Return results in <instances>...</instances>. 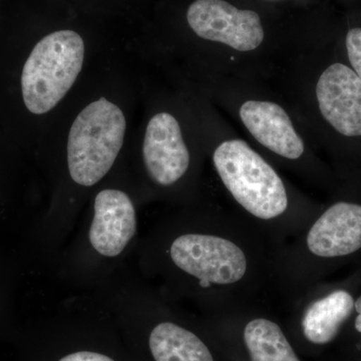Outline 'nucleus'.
<instances>
[{
  "mask_svg": "<svg viewBox=\"0 0 361 361\" xmlns=\"http://www.w3.org/2000/svg\"><path fill=\"white\" fill-rule=\"evenodd\" d=\"M213 164L226 191L242 211V219L278 245L307 225L294 215L281 176L243 140L221 142L214 151Z\"/></svg>",
  "mask_w": 361,
  "mask_h": 361,
  "instance_id": "1",
  "label": "nucleus"
},
{
  "mask_svg": "<svg viewBox=\"0 0 361 361\" xmlns=\"http://www.w3.org/2000/svg\"><path fill=\"white\" fill-rule=\"evenodd\" d=\"M85 42L73 30H59L39 40L26 59L21 90L26 109L49 113L68 94L82 71Z\"/></svg>",
  "mask_w": 361,
  "mask_h": 361,
  "instance_id": "2",
  "label": "nucleus"
},
{
  "mask_svg": "<svg viewBox=\"0 0 361 361\" xmlns=\"http://www.w3.org/2000/svg\"><path fill=\"white\" fill-rule=\"evenodd\" d=\"M127 121L106 97L85 106L71 126L68 165L71 179L90 187L108 174L122 149Z\"/></svg>",
  "mask_w": 361,
  "mask_h": 361,
  "instance_id": "3",
  "label": "nucleus"
},
{
  "mask_svg": "<svg viewBox=\"0 0 361 361\" xmlns=\"http://www.w3.org/2000/svg\"><path fill=\"white\" fill-rule=\"evenodd\" d=\"M297 235L290 247L278 250V283H285L310 260L346 257L360 251L361 205L337 202Z\"/></svg>",
  "mask_w": 361,
  "mask_h": 361,
  "instance_id": "4",
  "label": "nucleus"
},
{
  "mask_svg": "<svg viewBox=\"0 0 361 361\" xmlns=\"http://www.w3.org/2000/svg\"><path fill=\"white\" fill-rule=\"evenodd\" d=\"M187 21L200 39L239 52L255 51L265 39L257 13L237 8L225 0H195L188 8Z\"/></svg>",
  "mask_w": 361,
  "mask_h": 361,
  "instance_id": "5",
  "label": "nucleus"
},
{
  "mask_svg": "<svg viewBox=\"0 0 361 361\" xmlns=\"http://www.w3.org/2000/svg\"><path fill=\"white\" fill-rule=\"evenodd\" d=\"M142 157L149 178L161 187L172 186L186 175L191 155L174 116L161 111L149 120Z\"/></svg>",
  "mask_w": 361,
  "mask_h": 361,
  "instance_id": "6",
  "label": "nucleus"
},
{
  "mask_svg": "<svg viewBox=\"0 0 361 361\" xmlns=\"http://www.w3.org/2000/svg\"><path fill=\"white\" fill-rule=\"evenodd\" d=\"M315 96L323 118L336 132L361 137V80L353 68L341 63L325 68Z\"/></svg>",
  "mask_w": 361,
  "mask_h": 361,
  "instance_id": "7",
  "label": "nucleus"
},
{
  "mask_svg": "<svg viewBox=\"0 0 361 361\" xmlns=\"http://www.w3.org/2000/svg\"><path fill=\"white\" fill-rule=\"evenodd\" d=\"M239 116L255 141L274 155L292 161L305 156V142L280 104L248 99L240 106Z\"/></svg>",
  "mask_w": 361,
  "mask_h": 361,
  "instance_id": "8",
  "label": "nucleus"
},
{
  "mask_svg": "<svg viewBox=\"0 0 361 361\" xmlns=\"http://www.w3.org/2000/svg\"><path fill=\"white\" fill-rule=\"evenodd\" d=\"M135 230V206L125 192L106 189L97 195L89 237L97 253L106 257L120 255Z\"/></svg>",
  "mask_w": 361,
  "mask_h": 361,
  "instance_id": "9",
  "label": "nucleus"
},
{
  "mask_svg": "<svg viewBox=\"0 0 361 361\" xmlns=\"http://www.w3.org/2000/svg\"><path fill=\"white\" fill-rule=\"evenodd\" d=\"M300 326L306 341L323 345L336 339L355 310V299L348 291L336 289L325 295L303 297Z\"/></svg>",
  "mask_w": 361,
  "mask_h": 361,
  "instance_id": "10",
  "label": "nucleus"
},
{
  "mask_svg": "<svg viewBox=\"0 0 361 361\" xmlns=\"http://www.w3.org/2000/svg\"><path fill=\"white\" fill-rule=\"evenodd\" d=\"M149 345L155 361H215L200 337L174 322L156 325Z\"/></svg>",
  "mask_w": 361,
  "mask_h": 361,
  "instance_id": "11",
  "label": "nucleus"
},
{
  "mask_svg": "<svg viewBox=\"0 0 361 361\" xmlns=\"http://www.w3.org/2000/svg\"><path fill=\"white\" fill-rule=\"evenodd\" d=\"M242 336L250 361H300L280 325L266 316L248 319Z\"/></svg>",
  "mask_w": 361,
  "mask_h": 361,
  "instance_id": "12",
  "label": "nucleus"
},
{
  "mask_svg": "<svg viewBox=\"0 0 361 361\" xmlns=\"http://www.w3.org/2000/svg\"><path fill=\"white\" fill-rule=\"evenodd\" d=\"M346 51L353 70L361 80V28L349 30L345 39Z\"/></svg>",
  "mask_w": 361,
  "mask_h": 361,
  "instance_id": "13",
  "label": "nucleus"
},
{
  "mask_svg": "<svg viewBox=\"0 0 361 361\" xmlns=\"http://www.w3.org/2000/svg\"><path fill=\"white\" fill-rule=\"evenodd\" d=\"M59 361H115L109 356L92 351H78L65 356Z\"/></svg>",
  "mask_w": 361,
  "mask_h": 361,
  "instance_id": "14",
  "label": "nucleus"
},
{
  "mask_svg": "<svg viewBox=\"0 0 361 361\" xmlns=\"http://www.w3.org/2000/svg\"><path fill=\"white\" fill-rule=\"evenodd\" d=\"M355 327V329L361 334V313H358V315L356 316Z\"/></svg>",
  "mask_w": 361,
  "mask_h": 361,
  "instance_id": "15",
  "label": "nucleus"
},
{
  "mask_svg": "<svg viewBox=\"0 0 361 361\" xmlns=\"http://www.w3.org/2000/svg\"><path fill=\"white\" fill-rule=\"evenodd\" d=\"M355 310L357 313H361V296L355 301Z\"/></svg>",
  "mask_w": 361,
  "mask_h": 361,
  "instance_id": "16",
  "label": "nucleus"
}]
</instances>
